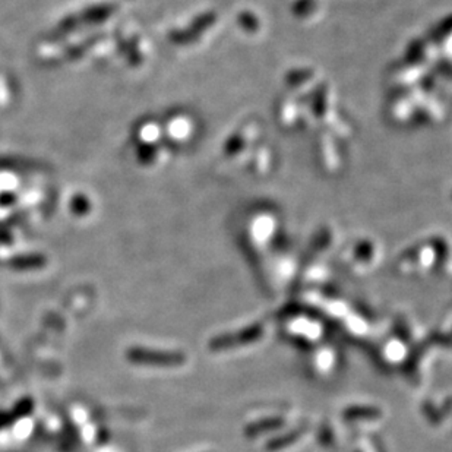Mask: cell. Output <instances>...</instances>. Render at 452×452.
Masks as SVG:
<instances>
[{"mask_svg":"<svg viewBox=\"0 0 452 452\" xmlns=\"http://www.w3.org/2000/svg\"><path fill=\"white\" fill-rule=\"evenodd\" d=\"M72 26H75V18H69V20H66V21H63L62 22V25H61V28H62V30H70V28Z\"/></svg>","mask_w":452,"mask_h":452,"instance_id":"cell-4","label":"cell"},{"mask_svg":"<svg viewBox=\"0 0 452 452\" xmlns=\"http://www.w3.org/2000/svg\"><path fill=\"white\" fill-rule=\"evenodd\" d=\"M316 322L313 318H309L306 315L302 316H293L290 319V322L287 324L288 335L290 337H296L302 340H311L318 334Z\"/></svg>","mask_w":452,"mask_h":452,"instance_id":"cell-1","label":"cell"},{"mask_svg":"<svg viewBox=\"0 0 452 452\" xmlns=\"http://www.w3.org/2000/svg\"><path fill=\"white\" fill-rule=\"evenodd\" d=\"M111 13V6H95L86 10L84 13V20L85 21H91V22H98V21H103L106 20Z\"/></svg>","mask_w":452,"mask_h":452,"instance_id":"cell-2","label":"cell"},{"mask_svg":"<svg viewBox=\"0 0 452 452\" xmlns=\"http://www.w3.org/2000/svg\"><path fill=\"white\" fill-rule=\"evenodd\" d=\"M72 211H74L78 215L88 212L90 211V201L86 199L85 196H82V195L75 196L74 201H72Z\"/></svg>","mask_w":452,"mask_h":452,"instance_id":"cell-3","label":"cell"}]
</instances>
